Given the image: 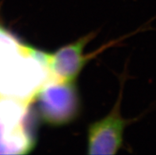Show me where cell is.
Instances as JSON below:
<instances>
[{
	"mask_svg": "<svg viewBox=\"0 0 156 155\" xmlns=\"http://www.w3.org/2000/svg\"><path fill=\"white\" fill-rule=\"evenodd\" d=\"M30 103L0 97V154H25L35 146V123Z\"/></svg>",
	"mask_w": 156,
	"mask_h": 155,
	"instance_id": "obj_2",
	"label": "cell"
},
{
	"mask_svg": "<svg viewBox=\"0 0 156 155\" xmlns=\"http://www.w3.org/2000/svg\"><path fill=\"white\" fill-rule=\"evenodd\" d=\"M51 79L48 53L22 44L0 28V97L32 102Z\"/></svg>",
	"mask_w": 156,
	"mask_h": 155,
	"instance_id": "obj_1",
	"label": "cell"
},
{
	"mask_svg": "<svg viewBox=\"0 0 156 155\" xmlns=\"http://www.w3.org/2000/svg\"><path fill=\"white\" fill-rule=\"evenodd\" d=\"M123 87L120 97L106 116L89 126L87 132V149L89 154H116L123 143L125 127L129 121L121 114V100Z\"/></svg>",
	"mask_w": 156,
	"mask_h": 155,
	"instance_id": "obj_4",
	"label": "cell"
},
{
	"mask_svg": "<svg viewBox=\"0 0 156 155\" xmlns=\"http://www.w3.org/2000/svg\"><path fill=\"white\" fill-rule=\"evenodd\" d=\"M90 33L48 54V67L51 79L75 82L90 55H85L84 48L94 37Z\"/></svg>",
	"mask_w": 156,
	"mask_h": 155,
	"instance_id": "obj_5",
	"label": "cell"
},
{
	"mask_svg": "<svg viewBox=\"0 0 156 155\" xmlns=\"http://www.w3.org/2000/svg\"><path fill=\"white\" fill-rule=\"evenodd\" d=\"M39 115L51 126L70 124L79 115L81 102L75 82L51 79L36 94Z\"/></svg>",
	"mask_w": 156,
	"mask_h": 155,
	"instance_id": "obj_3",
	"label": "cell"
}]
</instances>
